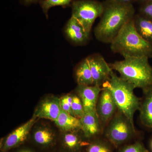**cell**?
Wrapping results in <instances>:
<instances>
[{"instance_id":"1","label":"cell","mask_w":152,"mask_h":152,"mask_svg":"<svg viewBox=\"0 0 152 152\" xmlns=\"http://www.w3.org/2000/svg\"><path fill=\"white\" fill-rule=\"evenodd\" d=\"M103 4V12L95 28L94 34L98 40L110 44L124 26L134 18L135 10L132 4L106 0Z\"/></svg>"},{"instance_id":"2","label":"cell","mask_w":152,"mask_h":152,"mask_svg":"<svg viewBox=\"0 0 152 152\" xmlns=\"http://www.w3.org/2000/svg\"><path fill=\"white\" fill-rule=\"evenodd\" d=\"M110 49L124 58L152 57V44L144 39L138 33L134 18L127 23L110 43Z\"/></svg>"},{"instance_id":"3","label":"cell","mask_w":152,"mask_h":152,"mask_svg":"<svg viewBox=\"0 0 152 152\" xmlns=\"http://www.w3.org/2000/svg\"><path fill=\"white\" fill-rule=\"evenodd\" d=\"M149 59L146 57H129L109 64L123 80L144 91L152 87V67Z\"/></svg>"},{"instance_id":"4","label":"cell","mask_w":152,"mask_h":152,"mask_svg":"<svg viewBox=\"0 0 152 152\" xmlns=\"http://www.w3.org/2000/svg\"><path fill=\"white\" fill-rule=\"evenodd\" d=\"M102 86L111 92L118 110L124 114L134 125V115L139 110L141 102L140 99L134 94L135 88L117 75L113 71L110 78Z\"/></svg>"},{"instance_id":"5","label":"cell","mask_w":152,"mask_h":152,"mask_svg":"<svg viewBox=\"0 0 152 152\" xmlns=\"http://www.w3.org/2000/svg\"><path fill=\"white\" fill-rule=\"evenodd\" d=\"M103 136L117 150L124 145L138 140L134 125L118 110L106 126Z\"/></svg>"},{"instance_id":"6","label":"cell","mask_w":152,"mask_h":152,"mask_svg":"<svg viewBox=\"0 0 152 152\" xmlns=\"http://www.w3.org/2000/svg\"><path fill=\"white\" fill-rule=\"evenodd\" d=\"M60 134L53 122L39 119L32 129L28 142L40 151L46 152L57 146Z\"/></svg>"},{"instance_id":"7","label":"cell","mask_w":152,"mask_h":152,"mask_svg":"<svg viewBox=\"0 0 152 152\" xmlns=\"http://www.w3.org/2000/svg\"><path fill=\"white\" fill-rule=\"evenodd\" d=\"M71 7L72 16L79 22L86 32L91 34L95 21L101 18L103 12V3L96 0H74Z\"/></svg>"},{"instance_id":"8","label":"cell","mask_w":152,"mask_h":152,"mask_svg":"<svg viewBox=\"0 0 152 152\" xmlns=\"http://www.w3.org/2000/svg\"><path fill=\"white\" fill-rule=\"evenodd\" d=\"M39 119L32 117L27 121L2 138L0 141V152H8L28 142L32 129Z\"/></svg>"},{"instance_id":"9","label":"cell","mask_w":152,"mask_h":152,"mask_svg":"<svg viewBox=\"0 0 152 152\" xmlns=\"http://www.w3.org/2000/svg\"><path fill=\"white\" fill-rule=\"evenodd\" d=\"M61 110L60 97L49 94L41 98L35 108L32 117L54 122L58 117Z\"/></svg>"},{"instance_id":"10","label":"cell","mask_w":152,"mask_h":152,"mask_svg":"<svg viewBox=\"0 0 152 152\" xmlns=\"http://www.w3.org/2000/svg\"><path fill=\"white\" fill-rule=\"evenodd\" d=\"M117 110L118 107L111 93L108 89L102 88L97 103L96 111L104 131Z\"/></svg>"},{"instance_id":"11","label":"cell","mask_w":152,"mask_h":152,"mask_svg":"<svg viewBox=\"0 0 152 152\" xmlns=\"http://www.w3.org/2000/svg\"><path fill=\"white\" fill-rule=\"evenodd\" d=\"M87 58L92 75L94 85L102 86L110 78L113 70L100 54H93Z\"/></svg>"},{"instance_id":"12","label":"cell","mask_w":152,"mask_h":152,"mask_svg":"<svg viewBox=\"0 0 152 152\" xmlns=\"http://www.w3.org/2000/svg\"><path fill=\"white\" fill-rule=\"evenodd\" d=\"M88 142L81 130L60 132L57 146L64 152H84Z\"/></svg>"},{"instance_id":"13","label":"cell","mask_w":152,"mask_h":152,"mask_svg":"<svg viewBox=\"0 0 152 152\" xmlns=\"http://www.w3.org/2000/svg\"><path fill=\"white\" fill-rule=\"evenodd\" d=\"M102 90L98 86L77 85L74 91L80 99L85 113L96 112V106Z\"/></svg>"},{"instance_id":"14","label":"cell","mask_w":152,"mask_h":152,"mask_svg":"<svg viewBox=\"0 0 152 152\" xmlns=\"http://www.w3.org/2000/svg\"><path fill=\"white\" fill-rule=\"evenodd\" d=\"M80 120L81 131L88 141L103 136L104 130L96 112L85 113Z\"/></svg>"},{"instance_id":"15","label":"cell","mask_w":152,"mask_h":152,"mask_svg":"<svg viewBox=\"0 0 152 152\" xmlns=\"http://www.w3.org/2000/svg\"><path fill=\"white\" fill-rule=\"evenodd\" d=\"M65 35L70 42L76 46H83L90 40V34L85 31L75 18L71 17L64 30Z\"/></svg>"},{"instance_id":"16","label":"cell","mask_w":152,"mask_h":152,"mask_svg":"<svg viewBox=\"0 0 152 152\" xmlns=\"http://www.w3.org/2000/svg\"><path fill=\"white\" fill-rule=\"evenodd\" d=\"M53 122L61 132L81 130L80 119L62 110L57 119Z\"/></svg>"},{"instance_id":"17","label":"cell","mask_w":152,"mask_h":152,"mask_svg":"<svg viewBox=\"0 0 152 152\" xmlns=\"http://www.w3.org/2000/svg\"><path fill=\"white\" fill-rule=\"evenodd\" d=\"M143 92L144 97L139 110L140 120L145 127L152 129V87Z\"/></svg>"},{"instance_id":"18","label":"cell","mask_w":152,"mask_h":152,"mask_svg":"<svg viewBox=\"0 0 152 152\" xmlns=\"http://www.w3.org/2000/svg\"><path fill=\"white\" fill-rule=\"evenodd\" d=\"M75 76L77 85H94L92 75L87 58L82 60L76 67Z\"/></svg>"},{"instance_id":"19","label":"cell","mask_w":152,"mask_h":152,"mask_svg":"<svg viewBox=\"0 0 152 152\" xmlns=\"http://www.w3.org/2000/svg\"><path fill=\"white\" fill-rule=\"evenodd\" d=\"M135 27L144 39L152 44V20L137 14L134 18Z\"/></svg>"},{"instance_id":"20","label":"cell","mask_w":152,"mask_h":152,"mask_svg":"<svg viewBox=\"0 0 152 152\" xmlns=\"http://www.w3.org/2000/svg\"><path fill=\"white\" fill-rule=\"evenodd\" d=\"M115 149L108 140L102 137L88 141L84 152H114Z\"/></svg>"},{"instance_id":"21","label":"cell","mask_w":152,"mask_h":152,"mask_svg":"<svg viewBox=\"0 0 152 152\" xmlns=\"http://www.w3.org/2000/svg\"><path fill=\"white\" fill-rule=\"evenodd\" d=\"M72 1L73 0H39V2L44 14L48 18V12L51 8L56 6L67 7L71 6Z\"/></svg>"},{"instance_id":"22","label":"cell","mask_w":152,"mask_h":152,"mask_svg":"<svg viewBox=\"0 0 152 152\" xmlns=\"http://www.w3.org/2000/svg\"><path fill=\"white\" fill-rule=\"evenodd\" d=\"M117 150V152H149L140 140L124 145Z\"/></svg>"},{"instance_id":"23","label":"cell","mask_w":152,"mask_h":152,"mask_svg":"<svg viewBox=\"0 0 152 152\" xmlns=\"http://www.w3.org/2000/svg\"><path fill=\"white\" fill-rule=\"evenodd\" d=\"M72 94V107L74 116L79 119L83 116L84 110L80 99L78 96L74 91Z\"/></svg>"},{"instance_id":"24","label":"cell","mask_w":152,"mask_h":152,"mask_svg":"<svg viewBox=\"0 0 152 152\" xmlns=\"http://www.w3.org/2000/svg\"><path fill=\"white\" fill-rule=\"evenodd\" d=\"M72 93L63 95L60 97V106L62 110L74 116L72 107Z\"/></svg>"},{"instance_id":"25","label":"cell","mask_w":152,"mask_h":152,"mask_svg":"<svg viewBox=\"0 0 152 152\" xmlns=\"http://www.w3.org/2000/svg\"><path fill=\"white\" fill-rule=\"evenodd\" d=\"M139 11L140 15L152 20V2L142 4Z\"/></svg>"},{"instance_id":"26","label":"cell","mask_w":152,"mask_h":152,"mask_svg":"<svg viewBox=\"0 0 152 152\" xmlns=\"http://www.w3.org/2000/svg\"><path fill=\"white\" fill-rule=\"evenodd\" d=\"M8 152H42L31 144L28 142L20 146L11 150Z\"/></svg>"},{"instance_id":"27","label":"cell","mask_w":152,"mask_h":152,"mask_svg":"<svg viewBox=\"0 0 152 152\" xmlns=\"http://www.w3.org/2000/svg\"><path fill=\"white\" fill-rule=\"evenodd\" d=\"M39 0H21V1L25 5L28 6L33 3L36 4L39 2Z\"/></svg>"},{"instance_id":"28","label":"cell","mask_w":152,"mask_h":152,"mask_svg":"<svg viewBox=\"0 0 152 152\" xmlns=\"http://www.w3.org/2000/svg\"><path fill=\"white\" fill-rule=\"evenodd\" d=\"M117 2L121 3L124 4H132L134 1L135 0H114Z\"/></svg>"},{"instance_id":"29","label":"cell","mask_w":152,"mask_h":152,"mask_svg":"<svg viewBox=\"0 0 152 152\" xmlns=\"http://www.w3.org/2000/svg\"><path fill=\"white\" fill-rule=\"evenodd\" d=\"M45 152H64L62 151H61L59 148H58V146L55 147V148H53L52 149H50L49 150V151H47Z\"/></svg>"},{"instance_id":"30","label":"cell","mask_w":152,"mask_h":152,"mask_svg":"<svg viewBox=\"0 0 152 152\" xmlns=\"http://www.w3.org/2000/svg\"><path fill=\"white\" fill-rule=\"evenodd\" d=\"M142 4H145V3L152 2V0H138Z\"/></svg>"},{"instance_id":"31","label":"cell","mask_w":152,"mask_h":152,"mask_svg":"<svg viewBox=\"0 0 152 152\" xmlns=\"http://www.w3.org/2000/svg\"><path fill=\"white\" fill-rule=\"evenodd\" d=\"M149 147L150 150H151V151L152 152V138L151 139V140H150L149 142Z\"/></svg>"}]
</instances>
